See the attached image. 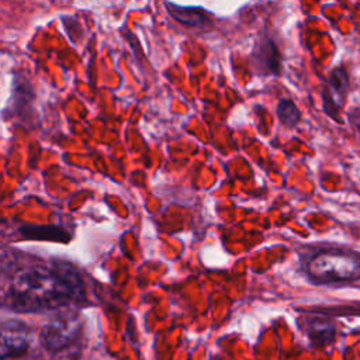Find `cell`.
<instances>
[{
  "instance_id": "1",
  "label": "cell",
  "mask_w": 360,
  "mask_h": 360,
  "mask_svg": "<svg viewBox=\"0 0 360 360\" xmlns=\"http://www.w3.org/2000/svg\"><path fill=\"white\" fill-rule=\"evenodd\" d=\"M84 297L79 274L63 264H31L11 277L3 305L17 312H38L65 307Z\"/></svg>"
},
{
  "instance_id": "2",
  "label": "cell",
  "mask_w": 360,
  "mask_h": 360,
  "mask_svg": "<svg viewBox=\"0 0 360 360\" xmlns=\"http://www.w3.org/2000/svg\"><path fill=\"white\" fill-rule=\"evenodd\" d=\"M305 273L315 284H347L360 280V252L328 248L305 262Z\"/></svg>"
},
{
  "instance_id": "3",
  "label": "cell",
  "mask_w": 360,
  "mask_h": 360,
  "mask_svg": "<svg viewBox=\"0 0 360 360\" xmlns=\"http://www.w3.org/2000/svg\"><path fill=\"white\" fill-rule=\"evenodd\" d=\"M80 333V319L75 314H62L44 325L42 345L49 352H62L72 345Z\"/></svg>"
},
{
  "instance_id": "4",
  "label": "cell",
  "mask_w": 360,
  "mask_h": 360,
  "mask_svg": "<svg viewBox=\"0 0 360 360\" xmlns=\"http://www.w3.org/2000/svg\"><path fill=\"white\" fill-rule=\"evenodd\" d=\"M250 63L255 72L260 76L280 75L281 59L278 49L271 38H269L267 35H262L257 39L250 53Z\"/></svg>"
},
{
  "instance_id": "5",
  "label": "cell",
  "mask_w": 360,
  "mask_h": 360,
  "mask_svg": "<svg viewBox=\"0 0 360 360\" xmlns=\"http://www.w3.org/2000/svg\"><path fill=\"white\" fill-rule=\"evenodd\" d=\"M28 350V328L17 321L7 319L1 323V359L18 357Z\"/></svg>"
},
{
  "instance_id": "6",
  "label": "cell",
  "mask_w": 360,
  "mask_h": 360,
  "mask_svg": "<svg viewBox=\"0 0 360 360\" xmlns=\"http://www.w3.org/2000/svg\"><path fill=\"white\" fill-rule=\"evenodd\" d=\"M305 330L311 343L315 346L332 345L336 338L335 323L330 319L323 316H315L308 319L305 325Z\"/></svg>"
},
{
  "instance_id": "7",
  "label": "cell",
  "mask_w": 360,
  "mask_h": 360,
  "mask_svg": "<svg viewBox=\"0 0 360 360\" xmlns=\"http://www.w3.org/2000/svg\"><path fill=\"white\" fill-rule=\"evenodd\" d=\"M167 13L179 22L195 28H204L211 24L208 13L201 7H186L174 3H166Z\"/></svg>"
},
{
  "instance_id": "8",
  "label": "cell",
  "mask_w": 360,
  "mask_h": 360,
  "mask_svg": "<svg viewBox=\"0 0 360 360\" xmlns=\"http://www.w3.org/2000/svg\"><path fill=\"white\" fill-rule=\"evenodd\" d=\"M34 89L27 77L22 75H14L13 79V108L14 111H22L34 101Z\"/></svg>"
},
{
  "instance_id": "9",
  "label": "cell",
  "mask_w": 360,
  "mask_h": 360,
  "mask_svg": "<svg viewBox=\"0 0 360 360\" xmlns=\"http://www.w3.org/2000/svg\"><path fill=\"white\" fill-rule=\"evenodd\" d=\"M347 86H349V80H347V73L346 70L339 66L335 68L329 76V87H325V91L333 97V100L336 101V97L340 100L345 98L346 93H347ZM339 104V101H336ZM340 105V104H339Z\"/></svg>"
},
{
  "instance_id": "10",
  "label": "cell",
  "mask_w": 360,
  "mask_h": 360,
  "mask_svg": "<svg viewBox=\"0 0 360 360\" xmlns=\"http://www.w3.org/2000/svg\"><path fill=\"white\" fill-rule=\"evenodd\" d=\"M277 117L283 125L294 128L301 120V112L292 100L281 98L277 104Z\"/></svg>"
},
{
  "instance_id": "11",
  "label": "cell",
  "mask_w": 360,
  "mask_h": 360,
  "mask_svg": "<svg viewBox=\"0 0 360 360\" xmlns=\"http://www.w3.org/2000/svg\"><path fill=\"white\" fill-rule=\"evenodd\" d=\"M329 314H353V315H360V305H352V307H342V308H333V311H330Z\"/></svg>"
},
{
  "instance_id": "12",
  "label": "cell",
  "mask_w": 360,
  "mask_h": 360,
  "mask_svg": "<svg viewBox=\"0 0 360 360\" xmlns=\"http://www.w3.org/2000/svg\"><path fill=\"white\" fill-rule=\"evenodd\" d=\"M350 121H352V124L357 128V131L360 132V108H356V110H353L352 112H350Z\"/></svg>"
}]
</instances>
